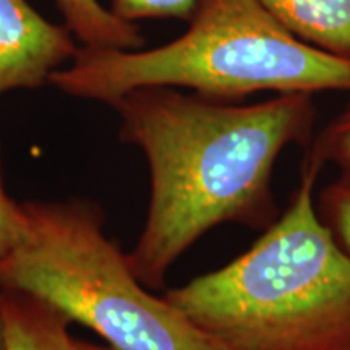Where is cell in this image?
<instances>
[{
  "label": "cell",
  "instance_id": "obj_9",
  "mask_svg": "<svg viewBox=\"0 0 350 350\" xmlns=\"http://www.w3.org/2000/svg\"><path fill=\"white\" fill-rule=\"evenodd\" d=\"M319 221L350 256V178L339 175L314 200Z\"/></svg>",
  "mask_w": 350,
  "mask_h": 350
},
{
  "label": "cell",
  "instance_id": "obj_13",
  "mask_svg": "<svg viewBox=\"0 0 350 350\" xmlns=\"http://www.w3.org/2000/svg\"><path fill=\"white\" fill-rule=\"evenodd\" d=\"M73 350H117L111 345H96L83 339H73Z\"/></svg>",
  "mask_w": 350,
  "mask_h": 350
},
{
  "label": "cell",
  "instance_id": "obj_3",
  "mask_svg": "<svg viewBox=\"0 0 350 350\" xmlns=\"http://www.w3.org/2000/svg\"><path fill=\"white\" fill-rule=\"evenodd\" d=\"M185 33L154 49L78 47L49 85L113 106L139 88L235 100L262 91H349L350 59L301 41L258 0H198Z\"/></svg>",
  "mask_w": 350,
  "mask_h": 350
},
{
  "label": "cell",
  "instance_id": "obj_14",
  "mask_svg": "<svg viewBox=\"0 0 350 350\" xmlns=\"http://www.w3.org/2000/svg\"><path fill=\"white\" fill-rule=\"evenodd\" d=\"M0 350H5V342H3V329H2V318H0Z\"/></svg>",
  "mask_w": 350,
  "mask_h": 350
},
{
  "label": "cell",
  "instance_id": "obj_8",
  "mask_svg": "<svg viewBox=\"0 0 350 350\" xmlns=\"http://www.w3.org/2000/svg\"><path fill=\"white\" fill-rule=\"evenodd\" d=\"M54 3L78 46L117 51L144 47L146 41L138 25L113 15L100 0H54Z\"/></svg>",
  "mask_w": 350,
  "mask_h": 350
},
{
  "label": "cell",
  "instance_id": "obj_12",
  "mask_svg": "<svg viewBox=\"0 0 350 350\" xmlns=\"http://www.w3.org/2000/svg\"><path fill=\"white\" fill-rule=\"evenodd\" d=\"M23 232V206L13 201L5 190L2 177V154H0V256L15 247Z\"/></svg>",
  "mask_w": 350,
  "mask_h": 350
},
{
  "label": "cell",
  "instance_id": "obj_11",
  "mask_svg": "<svg viewBox=\"0 0 350 350\" xmlns=\"http://www.w3.org/2000/svg\"><path fill=\"white\" fill-rule=\"evenodd\" d=\"M198 0H109L113 15L129 23L142 20H183L193 13Z\"/></svg>",
  "mask_w": 350,
  "mask_h": 350
},
{
  "label": "cell",
  "instance_id": "obj_4",
  "mask_svg": "<svg viewBox=\"0 0 350 350\" xmlns=\"http://www.w3.org/2000/svg\"><path fill=\"white\" fill-rule=\"evenodd\" d=\"M23 232L0 256V291L28 292L117 350H224L131 271L86 200L28 201Z\"/></svg>",
  "mask_w": 350,
  "mask_h": 350
},
{
  "label": "cell",
  "instance_id": "obj_1",
  "mask_svg": "<svg viewBox=\"0 0 350 350\" xmlns=\"http://www.w3.org/2000/svg\"><path fill=\"white\" fill-rule=\"evenodd\" d=\"M120 139L150 169L143 230L126 253L148 288L206 232L224 224L265 230L279 217L274 165L292 144L308 148L314 94L284 93L255 104L216 100L177 88H139L112 106Z\"/></svg>",
  "mask_w": 350,
  "mask_h": 350
},
{
  "label": "cell",
  "instance_id": "obj_5",
  "mask_svg": "<svg viewBox=\"0 0 350 350\" xmlns=\"http://www.w3.org/2000/svg\"><path fill=\"white\" fill-rule=\"evenodd\" d=\"M78 47L65 25L52 23L28 0H0V98L47 85Z\"/></svg>",
  "mask_w": 350,
  "mask_h": 350
},
{
  "label": "cell",
  "instance_id": "obj_10",
  "mask_svg": "<svg viewBox=\"0 0 350 350\" xmlns=\"http://www.w3.org/2000/svg\"><path fill=\"white\" fill-rule=\"evenodd\" d=\"M314 159L334 165L339 175L350 178V100L342 111L323 129L306 148Z\"/></svg>",
  "mask_w": 350,
  "mask_h": 350
},
{
  "label": "cell",
  "instance_id": "obj_6",
  "mask_svg": "<svg viewBox=\"0 0 350 350\" xmlns=\"http://www.w3.org/2000/svg\"><path fill=\"white\" fill-rule=\"evenodd\" d=\"M0 318L5 350H73L72 321L41 297L3 288Z\"/></svg>",
  "mask_w": 350,
  "mask_h": 350
},
{
  "label": "cell",
  "instance_id": "obj_2",
  "mask_svg": "<svg viewBox=\"0 0 350 350\" xmlns=\"http://www.w3.org/2000/svg\"><path fill=\"white\" fill-rule=\"evenodd\" d=\"M306 152L288 206L242 255L164 297L224 350H350V256L319 221Z\"/></svg>",
  "mask_w": 350,
  "mask_h": 350
},
{
  "label": "cell",
  "instance_id": "obj_7",
  "mask_svg": "<svg viewBox=\"0 0 350 350\" xmlns=\"http://www.w3.org/2000/svg\"><path fill=\"white\" fill-rule=\"evenodd\" d=\"M301 41L350 59V0H258Z\"/></svg>",
  "mask_w": 350,
  "mask_h": 350
}]
</instances>
